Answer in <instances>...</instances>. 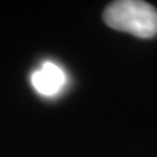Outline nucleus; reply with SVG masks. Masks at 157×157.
I'll use <instances>...</instances> for the list:
<instances>
[{"label":"nucleus","mask_w":157,"mask_h":157,"mask_svg":"<svg viewBox=\"0 0 157 157\" xmlns=\"http://www.w3.org/2000/svg\"><path fill=\"white\" fill-rule=\"evenodd\" d=\"M107 26L139 38H152L157 34V11L140 0L113 2L104 12Z\"/></svg>","instance_id":"nucleus-1"},{"label":"nucleus","mask_w":157,"mask_h":157,"mask_svg":"<svg viewBox=\"0 0 157 157\" xmlns=\"http://www.w3.org/2000/svg\"><path fill=\"white\" fill-rule=\"evenodd\" d=\"M32 85L43 96H55L64 88L67 82L66 72L52 62H45L33 72Z\"/></svg>","instance_id":"nucleus-2"}]
</instances>
